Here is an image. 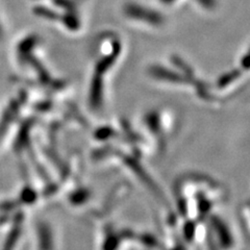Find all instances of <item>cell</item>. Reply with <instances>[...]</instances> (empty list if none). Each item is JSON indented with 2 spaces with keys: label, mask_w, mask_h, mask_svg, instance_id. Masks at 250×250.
Masks as SVG:
<instances>
[{
  "label": "cell",
  "mask_w": 250,
  "mask_h": 250,
  "mask_svg": "<svg viewBox=\"0 0 250 250\" xmlns=\"http://www.w3.org/2000/svg\"><path fill=\"white\" fill-rule=\"evenodd\" d=\"M124 14L130 19L142 21L154 26L161 25L164 22V16L160 12L138 3H127L124 6Z\"/></svg>",
  "instance_id": "obj_1"
},
{
  "label": "cell",
  "mask_w": 250,
  "mask_h": 250,
  "mask_svg": "<svg viewBox=\"0 0 250 250\" xmlns=\"http://www.w3.org/2000/svg\"><path fill=\"white\" fill-rule=\"evenodd\" d=\"M60 21L62 22L69 30H78L81 28V20L77 17V15H75L74 11H67L64 14H61V18Z\"/></svg>",
  "instance_id": "obj_2"
},
{
  "label": "cell",
  "mask_w": 250,
  "mask_h": 250,
  "mask_svg": "<svg viewBox=\"0 0 250 250\" xmlns=\"http://www.w3.org/2000/svg\"><path fill=\"white\" fill-rule=\"evenodd\" d=\"M120 50H121L120 43L118 41H114L112 52L109 53V54H107V56L103 61H101L99 64H98V66H97V69L99 70V71H104L106 68H108L109 66H111L113 62H115V60L117 59V57L119 56Z\"/></svg>",
  "instance_id": "obj_3"
},
{
  "label": "cell",
  "mask_w": 250,
  "mask_h": 250,
  "mask_svg": "<svg viewBox=\"0 0 250 250\" xmlns=\"http://www.w3.org/2000/svg\"><path fill=\"white\" fill-rule=\"evenodd\" d=\"M36 13L39 16H42V17L48 19V20H52V21L60 20V18H61V14L54 12L50 9H47V7H45V6H38L36 9Z\"/></svg>",
  "instance_id": "obj_4"
},
{
  "label": "cell",
  "mask_w": 250,
  "mask_h": 250,
  "mask_svg": "<svg viewBox=\"0 0 250 250\" xmlns=\"http://www.w3.org/2000/svg\"><path fill=\"white\" fill-rule=\"evenodd\" d=\"M53 3L61 9L66 10V12L75 10V2L73 0H53Z\"/></svg>",
  "instance_id": "obj_5"
},
{
  "label": "cell",
  "mask_w": 250,
  "mask_h": 250,
  "mask_svg": "<svg viewBox=\"0 0 250 250\" xmlns=\"http://www.w3.org/2000/svg\"><path fill=\"white\" fill-rule=\"evenodd\" d=\"M196 1L207 10H212L216 6V0H196Z\"/></svg>",
  "instance_id": "obj_6"
},
{
  "label": "cell",
  "mask_w": 250,
  "mask_h": 250,
  "mask_svg": "<svg viewBox=\"0 0 250 250\" xmlns=\"http://www.w3.org/2000/svg\"><path fill=\"white\" fill-rule=\"evenodd\" d=\"M161 1L165 4H171V3H173L175 0H161Z\"/></svg>",
  "instance_id": "obj_7"
}]
</instances>
